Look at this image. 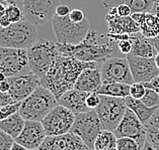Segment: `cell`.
<instances>
[{"label":"cell","mask_w":159,"mask_h":150,"mask_svg":"<svg viewBox=\"0 0 159 150\" xmlns=\"http://www.w3.org/2000/svg\"><path fill=\"white\" fill-rule=\"evenodd\" d=\"M96 67L95 61H82L59 52L48 73L41 79V85L59 100L64 93L74 88L77 79L85 69Z\"/></svg>","instance_id":"obj_1"},{"label":"cell","mask_w":159,"mask_h":150,"mask_svg":"<svg viewBox=\"0 0 159 150\" xmlns=\"http://www.w3.org/2000/svg\"><path fill=\"white\" fill-rule=\"evenodd\" d=\"M56 44L60 52L82 61L103 63L111 57V55L115 52L112 42L107 41L104 44H99L98 41V32L92 29L89 30L86 37L80 44Z\"/></svg>","instance_id":"obj_2"},{"label":"cell","mask_w":159,"mask_h":150,"mask_svg":"<svg viewBox=\"0 0 159 150\" xmlns=\"http://www.w3.org/2000/svg\"><path fill=\"white\" fill-rule=\"evenodd\" d=\"M58 100L51 91L39 86L32 94L21 102L18 112L25 120L40 121L58 105Z\"/></svg>","instance_id":"obj_3"},{"label":"cell","mask_w":159,"mask_h":150,"mask_svg":"<svg viewBox=\"0 0 159 150\" xmlns=\"http://www.w3.org/2000/svg\"><path fill=\"white\" fill-rule=\"evenodd\" d=\"M37 25L22 19L8 27L0 26V47L28 49L38 40Z\"/></svg>","instance_id":"obj_4"},{"label":"cell","mask_w":159,"mask_h":150,"mask_svg":"<svg viewBox=\"0 0 159 150\" xmlns=\"http://www.w3.org/2000/svg\"><path fill=\"white\" fill-rule=\"evenodd\" d=\"M59 53L57 44L42 38L28 48L30 69L34 75L42 79L50 70L57 55Z\"/></svg>","instance_id":"obj_5"},{"label":"cell","mask_w":159,"mask_h":150,"mask_svg":"<svg viewBox=\"0 0 159 150\" xmlns=\"http://www.w3.org/2000/svg\"><path fill=\"white\" fill-rule=\"evenodd\" d=\"M51 21L57 40L60 44H80L90 30V24L87 18L81 22H74L69 15L59 16L55 14Z\"/></svg>","instance_id":"obj_6"},{"label":"cell","mask_w":159,"mask_h":150,"mask_svg":"<svg viewBox=\"0 0 159 150\" xmlns=\"http://www.w3.org/2000/svg\"><path fill=\"white\" fill-rule=\"evenodd\" d=\"M100 103L95 109L104 130L115 131L128 109L125 98L99 95Z\"/></svg>","instance_id":"obj_7"},{"label":"cell","mask_w":159,"mask_h":150,"mask_svg":"<svg viewBox=\"0 0 159 150\" xmlns=\"http://www.w3.org/2000/svg\"><path fill=\"white\" fill-rule=\"evenodd\" d=\"M102 130L103 127L96 111L90 110L85 113L75 114V122L70 132L78 135L89 149H93L95 139Z\"/></svg>","instance_id":"obj_8"},{"label":"cell","mask_w":159,"mask_h":150,"mask_svg":"<svg viewBox=\"0 0 159 150\" xmlns=\"http://www.w3.org/2000/svg\"><path fill=\"white\" fill-rule=\"evenodd\" d=\"M25 20L34 25H44L52 20L59 0H19Z\"/></svg>","instance_id":"obj_9"},{"label":"cell","mask_w":159,"mask_h":150,"mask_svg":"<svg viewBox=\"0 0 159 150\" xmlns=\"http://www.w3.org/2000/svg\"><path fill=\"white\" fill-rule=\"evenodd\" d=\"M30 71L28 49L0 47V72H2L6 78Z\"/></svg>","instance_id":"obj_10"},{"label":"cell","mask_w":159,"mask_h":150,"mask_svg":"<svg viewBox=\"0 0 159 150\" xmlns=\"http://www.w3.org/2000/svg\"><path fill=\"white\" fill-rule=\"evenodd\" d=\"M75 122V114L63 105H58L42 120L47 136L69 133Z\"/></svg>","instance_id":"obj_11"},{"label":"cell","mask_w":159,"mask_h":150,"mask_svg":"<svg viewBox=\"0 0 159 150\" xmlns=\"http://www.w3.org/2000/svg\"><path fill=\"white\" fill-rule=\"evenodd\" d=\"M114 132L118 138L129 137L135 139L140 144L142 149L147 141V131L145 125L130 108L127 109L122 121L120 122Z\"/></svg>","instance_id":"obj_12"},{"label":"cell","mask_w":159,"mask_h":150,"mask_svg":"<svg viewBox=\"0 0 159 150\" xmlns=\"http://www.w3.org/2000/svg\"><path fill=\"white\" fill-rule=\"evenodd\" d=\"M6 79L10 85L8 94L12 100V103L22 102L39 86H41V79L32 71Z\"/></svg>","instance_id":"obj_13"},{"label":"cell","mask_w":159,"mask_h":150,"mask_svg":"<svg viewBox=\"0 0 159 150\" xmlns=\"http://www.w3.org/2000/svg\"><path fill=\"white\" fill-rule=\"evenodd\" d=\"M100 72L102 76V82H117L128 85L135 83L127 59L110 57L103 61Z\"/></svg>","instance_id":"obj_14"},{"label":"cell","mask_w":159,"mask_h":150,"mask_svg":"<svg viewBox=\"0 0 159 150\" xmlns=\"http://www.w3.org/2000/svg\"><path fill=\"white\" fill-rule=\"evenodd\" d=\"M127 60L135 82L148 83L159 76V69L154 57H142L129 53Z\"/></svg>","instance_id":"obj_15"},{"label":"cell","mask_w":159,"mask_h":150,"mask_svg":"<svg viewBox=\"0 0 159 150\" xmlns=\"http://www.w3.org/2000/svg\"><path fill=\"white\" fill-rule=\"evenodd\" d=\"M41 150H88L81 138L74 133L47 136L40 146Z\"/></svg>","instance_id":"obj_16"},{"label":"cell","mask_w":159,"mask_h":150,"mask_svg":"<svg viewBox=\"0 0 159 150\" xmlns=\"http://www.w3.org/2000/svg\"><path fill=\"white\" fill-rule=\"evenodd\" d=\"M47 137L42 122L34 120H25L24 129L19 136L15 138V142L21 144L28 149L40 148V146Z\"/></svg>","instance_id":"obj_17"},{"label":"cell","mask_w":159,"mask_h":150,"mask_svg":"<svg viewBox=\"0 0 159 150\" xmlns=\"http://www.w3.org/2000/svg\"><path fill=\"white\" fill-rule=\"evenodd\" d=\"M108 32L112 34H133L140 32V26L132 16H120L117 6H112L108 9L106 15Z\"/></svg>","instance_id":"obj_18"},{"label":"cell","mask_w":159,"mask_h":150,"mask_svg":"<svg viewBox=\"0 0 159 150\" xmlns=\"http://www.w3.org/2000/svg\"><path fill=\"white\" fill-rule=\"evenodd\" d=\"M102 76L99 69L89 68L81 73L77 79L74 89H77L86 93H93L98 92V90L102 85Z\"/></svg>","instance_id":"obj_19"},{"label":"cell","mask_w":159,"mask_h":150,"mask_svg":"<svg viewBox=\"0 0 159 150\" xmlns=\"http://www.w3.org/2000/svg\"><path fill=\"white\" fill-rule=\"evenodd\" d=\"M87 96L88 93L86 92L79 91L73 88L62 95V97L58 100V103L71 110L74 114L85 113L90 111L86 105Z\"/></svg>","instance_id":"obj_20"},{"label":"cell","mask_w":159,"mask_h":150,"mask_svg":"<svg viewBox=\"0 0 159 150\" xmlns=\"http://www.w3.org/2000/svg\"><path fill=\"white\" fill-rule=\"evenodd\" d=\"M132 18L140 26V32L147 40L159 35V17L152 12L132 13Z\"/></svg>","instance_id":"obj_21"},{"label":"cell","mask_w":159,"mask_h":150,"mask_svg":"<svg viewBox=\"0 0 159 150\" xmlns=\"http://www.w3.org/2000/svg\"><path fill=\"white\" fill-rule=\"evenodd\" d=\"M132 42H133V47H132L130 53L134 56L142 57H155L158 53L154 45L149 41V40L143 36L141 32L133 34Z\"/></svg>","instance_id":"obj_22"},{"label":"cell","mask_w":159,"mask_h":150,"mask_svg":"<svg viewBox=\"0 0 159 150\" xmlns=\"http://www.w3.org/2000/svg\"><path fill=\"white\" fill-rule=\"evenodd\" d=\"M25 119L21 116L20 113L17 112L11 115L10 117L4 119V120L0 121V128L15 139L21 133L22 129L25 127Z\"/></svg>","instance_id":"obj_23"},{"label":"cell","mask_w":159,"mask_h":150,"mask_svg":"<svg viewBox=\"0 0 159 150\" xmlns=\"http://www.w3.org/2000/svg\"><path fill=\"white\" fill-rule=\"evenodd\" d=\"M125 102L127 104V107L130 108L133 112L137 115L138 118L143 122V124L149 120V119L153 116V114L156 112L158 107H147L141 100L134 99L131 96H128L125 98Z\"/></svg>","instance_id":"obj_24"},{"label":"cell","mask_w":159,"mask_h":150,"mask_svg":"<svg viewBox=\"0 0 159 150\" xmlns=\"http://www.w3.org/2000/svg\"><path fill=\"white\" fill-rule=\"evenodd\" d=\"M131 85L117 83V82H103L100 88L98 90V95H106L111 97L126 98L130 96Z\"/></svg>","instance_id":"obj_25"},{"label":"cell","mask_w":159,"mask_h":150,"mask_svg":"<svg viewBox=\"0 0 159 150\" xmlns=\"http://www.w3.org/2000/svg\"><path fill=\"white\" fill-rule=\"evenodd\" d=\"M144 125L147 131V142L156 150H159V107Z\"/></svg>","instance_id":"obj_26"},{"label":"cell","mask_w":159,"mask_h":150,"mask_svg":"<svg viewBox=\"0 0 159 150\" xmlns=\"http://www.w3.org/2000/svg\"><path fill=\"white\" fill-rule=\"evenodd\" d=\"M118 137L116 136L114 131L102 130L95 139L93 150H102L107 148H117Z\"/></svg>","instance_id":"obj_27"},{"label":"cell","mask_w":159,"mask_h":150,"mask_svg":"<svg viewBox=\"0 0 159 150\" xmlns=\"http://www.w3.org/2000/svg\"><path fill=\"white\" fill-rule=\"evenodd\" d=\"M124 3L130 7L132 13H144L151 12L154 0H125Z\"/></svg>","instance_id":"obj_28"},{"label":"cell","mask_w":159,"mask_h":150,"mask_svg":"<svg viewBox=\"0 0 159 150\" xmlns=\"http://www.w3.org/2000/svg\"><path fill=\"white\" fill-rule=\"evenodd\" d=\"M5 13L7 14V16L9 17L11 23H16V22H19V21H21L22 19H25L24 11H22L21 7L19 6L18 3L15 1L7 3Z\"/></svg>","instance_id":"obj_29"},{"label":"cell","mask_w":159,"mask_h":150,"mask_svg":"<svg viewBox=\"0 0 159 150\" xmlns=\"http://www.w3.org/2000/svg\"><path fill=\"white\" fill-rule=\"evenodd\" d=\"M117 149L118 150H143L140 144L137 141L129 137L118 138Z\"/></svg>","instance_id":"obj_30"},{"label":"cell","mask_w":159,"mask_h":150,"mask_svg":"<svg viewBox=\"0 0 159 150\" xmlns=\"http://www.w3.org/2000/svg\"><path fill=\"white\" fill-rule=\"evenodd\" d=\"M141 101L145 104L147 107H159V94L156 91L146 88V92L144 97L141 99Z\"/></svg>","instance_id":"obj_31"},{"label":"cell","mask_w":159,"mask_h":150,"mask_svg":"<svg viewBox=\"0 0 159 150\" xmlns=\"http://www.w3.org/2000/svg\"><path fill=\"white\" fill-rule=\"evenodd\" d=\"M21 102L19 103H10L7 105L2 106L0 108V121L4 120V119L10 117L11 115H13L15 113H17L20 108Z\"/></svg>","instance_id":"obj_32"},{"label":"cell","mask_w":159,"mask_h":150,"mask_svg":"<svg viewBox=\"0 0 159 150\" xmlns=\"http://www.w3.org/2000/svg\"><path fill=\"white\" fill-rule=\"evenodd\" d=\"M145 92H146V87L144 86L143 83L135 82L134 84H132L130 87V96L133 97L134 99L141 100L144 97Z\"/></svg>","instance_id":"obj_33"},{"label":"cell","mask_w":159,"mask_h":150,"mask_svg":"<svg viewBox=\"0 0 159 150\" xmlns=\"http://www.w3.org/2000/svg\"><path fill=\"white\" fill-rule=\"evenodd\" d=\"M15 139L0 128V150H10Z\"/></svg>","instance_id":"obj_34"},{"label":"cell","mask_w":159,"mask_h":150,"mask_svg":"<svg viewBox=\"0 0 159 150\" xmlns=\"http://www.w3.org/2000/svg\"><path fill=\"white\" fill-rule=\"evenodd\" d=\"M100 103V96L93 92V93H88V96L86 98V105L90 110H95Z\"/></svg>","instance_id":"obj_35"},{"label":"cell","mask_w":159,"mask_h":150,"mask_svg":"<svg viewBox=\"0 0 159 150\" xmlns=\"http://www.w3.org/2000/svg\"><path fill=\"white\" fill-rule=\"evenodd\" d=\"M133 34H132V37L130 40H122L118 41V48L120 49V52L124 53V55H129L132 51V47H133V42H132Z\"/></svg>","instance_id":"obj_36"},{"label":"cell","mask_w":159,"mask_h":150,"mask_svg":"<svg viewBox=\"0 0 159 150\" xmlns=\"http://www.w3.org/2000/svg\"><path fill=\"white\" fill-rule=\"evenodd\" d=\"M69 17L72 21L74 22H81L85 20L87 17L85 16L84 12L81 9H78V8H75L70 11V13H69Z\"/></svg>","instance_id":"obj_37"},{"label":"cell","mask_w":159,"mask_h":150,"mask_svg":"<svg viewBox=\"0 0 159 150\" xmlns=\"http://www.w3.org/2000/svg\"><path fill=\"white\" fill-rule=\"evenodd\" d=\"M117 10H118V14L120 15V16H130V15L132 14L131 8L126 4V3H123V4L118 5Z\"/></svg>","instance_id":"obj_38"},{"label":"cell","mask_w":159,"mask_h":150,"mask_svg":"<svg viewBox=\"0 0 159 150\" xmlns=\"http://www.w3.org/2000/svg\"><path fill=\"white\" fill-rule=\"evenodd\" d=\"M70 8H69L68 5L66 4H59L57 6L56 8V13L57 15H59V16H67L70 13Z\"/></svg>","instance_id":"obj_39"},{"label":"cell","mask_w":159,"mask_h":150,"mask_svg":"<svg viewBox=\"0 0 159 150\" xmlns=\"http://www.w3.org/2000/svg\"><path fill=\"white\" fill-rule=\"evenodd\" d=\"M144 84V86L146 88H148V89H152L154 91H156L157 93L159 94V76L156 77L154 80H152L151 82H148V83H143Z\"/></svg>","instance_id":"obj_40"},{"label":"cell","mask_w":159,"mask_h":150,"mask_svg":"<svg viewBox=\"0 0 159 150\" xmlns=\"http://www.w3.org/2000/svg\"><path fill=\"white\" fill-rule=\"evenodd\" d=\"M12 103V100H11L10 96L8 93H1L0 92V108L2 106L7 105V104Z\"/></svg>","instance_id":"obj_41"},{"label":"cell","mask_w":159,"mask_h":150,"mask_svg":"<svg viewBox=\"0 0 159 150\" xmlns=\"http://www.w3.org/2000/svg\"><path fill=\"white\" fill-rule=\"evenodd\" d=\"M9 90H10V85L7 79L0 82V92L1 93H9Z\"/></svg>","instance_id":"obj_42"},{"label":"cell","mask_w":159,"mask_h":150,"mask_svg":"<svg viewBox=\"0 0 159 150\" xmlns=\"http://www.w3.org/2000/svg\"><path fill=\"white\" fill-rule=\"evenodd\" d=\"M10 24H11V21L6 13L0 17V26H1V27H8Z\"/></svg>","instance_id":"obj_43"},{"label":"cell","mask_w":159,"mask_h":150,"mask_svg":"<svg viewBox=\"0 0 159 150\" xmlns=\"http://www.w3.org/2000/svg\"><path fill=\"white\" fill-rule=\"evenodd\" d=\"M151 12L156 14L159 17V0H154V5H153L152 10H151Z\"/></svg>","instance_id":"obj_44"},{"label":"cell","mask_w":159,"mask_h":150,"mask_svg":"<svg viewBox=\"0 0 159 150\" xmlns=\"http://www.w3.org/2000/svg\"><path fill=\"white\" fill-rule=\"evenodd\" d=\"M149 41L154 45L155 48H156L157 52H159V35L157 37H155V38H150Z\"/></svg>","instance_id":"obj_45"},{"label":"cell","mask_w":159,"mask_h":150,"mask_svg":"<svg viewBox=\"0 0 159 150\" xmlns=\"http://www.w3.org/2000/svg\"><path fill=\"white\" fill-rule=\"evenodd\" d=\"M10 150H29L28 148H25V146H22L21 144L17 143V142H14L12 147H11Z\"/></svg>","instance_id":"obj_46"},{"label":"cell","mask_w":159,"mask_h":150,"mask_svg":"<svg viewBox=\"0 0 159 150\" xmlns=\"http://www.w3.org/2000/svg\"><path fill=\"white\" fill-rule=\"evenodd\" d=\"M6 5H7V3H5V2H0V17L5 14Z\"/></svg>","instance_id":"obj_47"},{"label":"cell","mask_w":159,"mask_h":150,"mask_svg":"<svg viewBox=\"0 0 159 150\" xmlns=\"http://www.w3.org/2000/svg\"><path fill=\"white\" fill-rule=\"evenodd\" d=\"M143 150H156L152 145H151L149 142H147L146 141V143H145V145H144V147H143Z\"/></svg>","instance_id":"obj_48"},{"label":"cell","mask_w":159,"mask_h":150,"mask_svg":"<svg viewBox=\"0 0 159 150\" xmlns=\"http://www.w3.org/2000/svg\"><path fill=\"white\" fill-rule=\"evenodd\" d=\"M4 80H6L5 75L3 74L2 72H0V82H2V81H4Z\"/></svg>","instance_id":"obj_49"},{"label":"cell","mask_w":159,"mask_h":150,"mask_svg":"<svg viewBox=\"0 0 159 150\" xmlns=\"http://www.w3.org/2000/svg\"><path fill=\"white\" fill-rule=\"evenodd\" d=\"M155 59V63H156V65H157V67H158V69H159V52L156 55V56L154 57Z\"/></svg>","instance_id":"obj_50"},{"label":"cell","mask_w":159,"mask_h":150,"mask_svg":"<svg viewBox=\"0 0 159 150\" xmlns=\"http://www.w3.org/2000/svg\"><path fill=\"white\" fill-rule=\"evenodd\" d=\"M102 150H118L117 148H107V149H102Z\"/></svg>","instance_id":"obj_51"},{"label":"cell","mask_w":159,"mask_h":150,"mask_svg":"<svg viewBox=\"0 0 159 150\" xmlns=\"http://www.w3.org/2000/svg\"><path fill=\"white\" fill-rule=\"evenodd\" d=\"M3 1H5L6 3H9V2H12L13 0H3Z\"/></svg>","instance_id":"obj_52"},{"label":"cell","mask_w":159,"mask_h":150,"mask_svg":"<svg viewBox=\"0 0 159 150\" xmlns=\"http://www.w3.org/2000/svg\"><path fill=\"white\" fill-rule=\"evenodd\" d=\"M29 150H41L40 148H36V149H29Z\"/></svg>","instance_id":"obj_53"},{"label":"cell","mask_w":159,"mask_h":150,"mask_svg":"<svg viewBox=\"0 0 159 150\" xmlns=\"http://www.w3.org/2000/svg\"><path fill=\"white\" fill-rule=\"evenodd\" d=\"M13 1H15V2H17V3H18V2H19V0H13Z\"/></svg>","instance_id":"obj_54"},{"label":"cell","mask_w":159,"mask_h":150,"mask_svg":"<svg viewBox=\"0 0 159 150\" xmlns=\"http://www.w3.org/2000/svg\"><path fill=\"white\" fill-rule=\"evenodd\" d=\"M0 2H5V1H3V0H0ZM6 3V2H5Z\"/></svg>","instance_id":"obj_55"}]
</instances>
